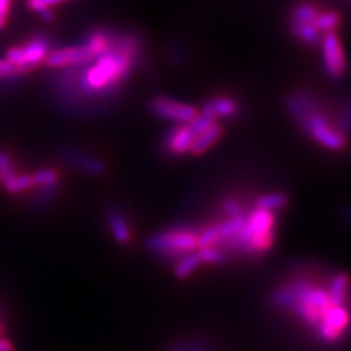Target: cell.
<instances>
[{
    "label": "cell",
    "instance_id": "83f0119b",
    "mask_svg": "<svg viewBox=\"0 0 351 351\" xmlns=\"http://www.w3.org/2000/svg\"><path fill=\"white\" fill-rule=\"evenodd\" d=\"M15 174L14 166H12V158L8 152L0 151V182L10 178V176Z\"/></svg>",
    "mask_w": 351,
    "mask_h": 351
},
{
    "label": "cell",
    "instance_id": "277c9868",
    "mask_svg": "<svg viewBox=\"0 0 351 351\" xmlns=\"http://www.w3.org/2000/svg\"><path fill=\"white\" fill-rule=\"evenodd\" d=\"M197 234L192 228H173L158 233L148 240V249L164 256L182 258L197 249Z\"/></svg>",
    "mask_w": 351,
    "mask_h": 351
},
{
    "label": "cell",
    "instance_id": "3957f363",
    "mask_svg": "<svg viewBox=\"0 0 351 351\" xmlns=\"http://www.w3.org/2000/svg\"><path fill=\"white\" fill-rule=\"evenodd\" d=\"M276 215L272 211L256 208L246 215V223L239 234L230 241V246L247 254H263L269 250L276 237Z\"/></svg>",
    "mask_w": 351,
    "mask_h": 351
},
{
    "label": "cell",
    "instance_id": "603a6c76",
    "mask_svg": "<svg viewBox=\"0 0 351 351\" xmlns=\"http://www.w3.org/2000/svg\"><path fill=\"white\" fill-rule=\"evenodd\" d=\"M339 22V16L335 12H326V14H317V16L313 21V25L319 29V31H325L329 32L332 31Z\"/></svg>",
    "mask_w": 351,
    "mask_h": 351
},
{
    "label": "cell",
    "instance_id": "836d02e7",
    "mask_svg": "<svg viewBox=\"0 0 351 351\" xmlns=\"http://www.w3.org/2000/svg\"><path fill=\"white\" fill-rule=\"evenodd\" d=\"M5 332H6V325L2 317H0V335H5Z\"/></svg>",
    "mask_w": 351,
    "mask_h": 351
},
{
    "label": "cell",
    "instance_id": "9a60e30c",
    "mask_svg": "<svg viewBox=\"0 0 351 351\" xmlns=\"http://www.w3.org/2000/svg\"><path fill=\"white\" fill-rule=\"evenodd\" d=\"M329 299H331L332 306H343L346 307V302L348 298V277L347 274L339 272L332 278L331 285H329Z\"/></svg>",
    "mask_w": 351,
    "mask_h": 351
},
{
    "label": "cell",
    "instance_id": "d6a6232c",
    "mask_svg": "<svg viewBox=\"0 0 351 351\" xmlns=\"http://www.w3.org/2000/svg\"><path fill=\"white\" fill-rule=\"evenodd\" d=\"M44 3L49 5L50 8L54 6V5H59V3H64V2H69V0H43Z\"/></svg>",
    "mask_w": 351,
    "mask_h": 351
},
{
    "label": "cell",
    "instance_id": "f546056e",
    "mask_svg": "<svg viewBox=\"0 0 351 351\" xmlns=\"http://www.w3.org/2000/svg\"><path fill=\"white\" fill-rule=\"evenodd\" d=\"M224 211L228 214V217H234V215H239V214H243L240 210V205L234 201V199H226L224 204Z\"/></svg>",
    "mask_w": 351,
    "mask_h": 351
},
{
    "label": "cell",
    "instance_id": "52a82bcc",
    "mask_svg": "<svg viewBox=\"0 0 351 351\" xmlns=\"http://www.w3.org/2000/svg\"><path fill=\"white\" fill-rule=\"evenodd\" d=\"M322 54L326 72L332 78H341L346 72V56L341 41L332 31L326 32L322 38Z\"/></svg>",
    "mask_w": 351,
    "mask_h": 351
},
{
    "label": "cell",
    "instance_id": "6da1fadb",
    "mask_svg": "<svg viewBox=\"0 0 351 351\" xmlns=\"http://www.w3.org/2000/svg\"><path fill=\"white\" fill-rule=\"evenodd\" d=\"M138 51V41L132 37H123L116 46L110 44L107 51L95 58L80 80V88L85 94H106L114 91L134 68Z\"/></svg>",
    "mask_w": 351,
    "mask_h": 351
},
{
    "label": "cell",
    "instance_id": "4316f807",
    "mask_svg": "<svg viewBox=\"0 0 351 351\" xmlns=\"http://www.w3.org/2000/svg\"><path fill=\"white\" fill-rule=\"evenodd\" d=\"M28 6L31 10L37 12L44 21H53L54 19V14L49 5H46L43 0H28Z\"/></svg>",
    "mask_w": 351,
    "mask_h": 351
},
{
    "label": "cell",
    "instance_id": "ffe728a7",
    "mask_svg": "<svg viewBox=\"0 0 351 351\" xmlns=\"http://www.w3.org/2000/svg\"><path fill=\"white\" fill-rule=\"evenodd\" d=\"M2 183L9 193L24 192L34 186L31 174H16V173L14 176H10V178L5 179Z\"/></svg>",
    "mask_w": 351,
    "mask_h": 351
},
{
    "label": "cell",
    "instance_id": "e0dca14e",
    "mask_svg": "<svg viewBox=\"0 0 351 351\" xmlns=\"http://www.w3.org/2000/svg\"><path fill=\"white\" fill-rule=\"evenodd\" d=\"M291 31L295 37L307 44H316L321 40V31L313 25V22L293 21Z\"/></svg>",
    "mask_w": 351,
    "mask_h": 351
},
{
    "label": "cell",
    "instance_id": "5bb4252c",
    "mask_svg": "<svg viewBox=\"0 0 351 351\" xmlns=\"http://www.w3.org/2000/svg\"><path fill=\"white\" fill-rule=\"evenodd\" d=\"M107 223H108V228L112 232L113 237L119 243H128L130 240V228L126 223V219L123 218V215L120 214L119 211H108L107 213Z\"/></svg>",
    "mask_w": 351,
    "mask_h": 351
},
{
    "label": "cell",
    "instance_id": "7c38bea8",
    "mask_svg": "<svg viewBox=\"0 0 351 351\" xmlns=\"http://www.w3.org/2000/svg\"><path fill=\"white\" fill-rule=\"evenodd\" d=\"M202 110L217 117H233L239 112V106L232 98L227 97H218L213 98V100L206 101L202 107Z\"/></svg>",
    "mask_w": 351,
    "mask_h": 351
},
{
    "label": "cell",
    "instance_id": "8992f818",
    "mask_svg": "<svg viewBox=\"0 0 351 351\" xmlns=\"http://www.w3.org/2000/svg\"><path fill=\"white\" fill-rule=\"evenodd\" d=\"M348 322H350V317L346 307L331 306L325 313V316L322 317L319 325L316 326V331L321 338L325 339V341L335 343L344 334V331L348 326Z\"/></svg>",
    "mask_w": 351,
    "mask_h": 351
},
{
    "label": "cell",
    "instance_id": "d4e9b609",
    "mask_svg": "<svg viewBox=\"0 0 351 351\" xmlns=\"http://www.w3.org/2000/svg\"><path fill=\"white\" fill-rule=\"evenodd\" d=\"M75 162L78 164L81 169H84L88 173L93 174H100L104 171V166L100 160H97L94 157H76Z\"/></svg>",
    "mask_w": 351,
    "mask_h": 351
},
{
    "label": "cell",
    "instance_id": "5b68a950",
    "mask_svg": "<svg viewBox=\"0 0 351 351\" xmlns=\"http://www.w3.org/2000/svg\"><path fill=\"white\" fill-rule=\"evenodd\" d=\"M152 113L166 120H171L179 125L189 123L197 114V110L192 104L176 101L167 97H156L151 101Z\"/></svg>",
    "mask_w": 351,
    "mask_h": 351
},
{
    "label": "cell",
    "instance_id": "4fadbf2b",
    "mask_svg": "<svg viewBox=\"0 0 351 351\" xmlns=\"http://www.w3.org/2000/svg\"><path fill=\"white\" fill-rule=\"evenodd\" d=\"M246 223V215L245 214H239L234 217H230L228 219H226L224 223L218 224L217 230H218V236H219V243H230L237 234L241 228H243Z\"/></svg>",
    "mask_w": 351,
    "mask_h": 351
},
{
    "label": "cell",
    "instance_id": "30bf717a",
    "mask_svg": "<svg viewBox=\"0 0 351 351\" xmlns=\"http://www.w3.org/2000/svg\"><path fill=\"white\" fill-rule=\"evenodd\" d=\"M193 134L191 132L188 123L180 125L170 130L166 136V147L171 154L176 156H183L188 151H191V145L193 141Z\"/></svg>",
    "mask_w": 351,
    "mask_h": 351
},
{
    "label": "cell",
    "instance_id": "7a4b0ae2",
    "mask_svg": "<svg viewBox=\"0 0 351 351\" xmlns=\"http://www.w3.org/2000/svg\"><path fill=\"white\" fill-rule=\"evenodd\" d=\"M285 106H287V110L291 113V116L307 130V134H309L317 144H321L322 147L332 151H341L346 147L347 141L344 135L329 126L326 119L319 110L316 108L315 101L309 95H291L287 98Z\"/></svg>",
    "mask_w": 351,
    "mask_h": 351
},
{
    "label": "cell",
    "instance_id": "f1b7e54d",
    "mask_svg": "<svg viewBox=\"0 0 351 351\" xmlns=\"http://www.w3.org/2000/svg\"><path fill=\"white\" fill-rule=\"evenodd\" d=\"M15 75H16L15 66L10 62H8L6 59H0V81H6V80L14 78Z\"/></svg>",
    "mask_w": 351,
    "mask_h": 351
},
{
    "label": "cell",
    "instance_id": "d6986e66",
    "mask_svg": "<svg viewBox=\"0 0 351 351\" xmlns=\"http://www.w3.org/2000/svg\"><path fill=\"white\" fill-rule=\"evenodd\" d=\"M287 204H289V196L276 192V193H267V195L259 196L256 201V208L274 213L276 210H281V208H284Z\"/></svg>",
    "mask_w": 351,
    "mask_h": 351
},
{
    "label": "cell",
    "instance_id": "ba28073f",
    "mask_svg": "<svg viewBox=\"0 0 351 351\" xmlns=\"http://www.w3.org/2000/svg\"><path fill=\"white\" fill-rule=\"evenodd\" d=\"M93 58L88 53L84 44L81 46H72L54 50L49 53L44 63H46L51 69H60V68H73V66H81L88 62H91Z\"/></svg>",
    "mask_w": 351,
    "mask_h": 351
},
{
    "label": "cell",
    "instance_id": "8fae6325",
    "mask_svg": "<svg viewBox=\"0 0 351 351\" xmlns=\"http://www.w3.org/2000/svg\"><path fill=\"white\" fill-rule=\"evenodd\" d=\"M223 134V129L218 123H213L208 126L206 129H204L201 134H197L193 141H192V145H191V152L193 156H201V154L206 152L210 149L215 142L219 139Z\"/></svg>",
    "mask_w": 351,
    "mask_h": 351
},
{
    "label": "cell",
    "instance_id": "ac0fdd59",
    "mask_svg": "<svg viewBox=\"0 0 351 351\" xmlns=\"http://www.w3.org/2000/svg\"><path fill=\"white\" fill-rule=\"evenodd\" d=\"M202 265V262L197 256L196 252H192V254L184 255L179 259V262L176 263L174 267V277L179 280H184L191 277L192 274Z\"/></svg>",
    "mask_w": 351,
    "mask_h": 351
},
{
    "label": "cell",
    "instance_id": "9c48e42d",
    "mask_svg": "<svg viewBox=\"0 0 351 351\" xmlns=\"http://www.w3.org/2000/svg\"><path fill=\"white\" fill-rule=\"evenodd\" d=\"M24 47V62L16 68V73H27L44 62L50 50V43L46 37H37L28 41Z\"/></svg>",
    "mask_w": 351,
    "mask_h": 351
},
{
    "label": "cell",
    "instance_id": "484cf974",
    "mask_svg": "<svg viewBox=\"0 0 351 351\" xmlns=\"http://www.w3.org/2000/svg\"><path fill=\"white\" fill-rule=\"evenodd\" d=\"M317 16V10L311 5H299L293 10V21L313 22Z\"/></svg>",
    "mask_w": 351,
    "mask_h": 351
},
{
    "label": "cell",
    "instance_id": "2e32d148",
    "mask_svg": "<svg viewBox=\"0 0 351 351\" xmlns=\"http://www.w3.org/2000/svg\"><path fill=\"white\" fill-rule=\"evenodd\" d=\"M110 44H112V40H110L108 36L103 31H94L93 34L88 36L84 41V46L88 50V53L91 54L93 60L98 56H101L104 51H107Z\"/></svg>",
    "mask_w": 351,
    "mask_h": 351
},
{
    "label": "cell",
    "instance_id": "1f68e13d",
    "mask_svg": "<svg viewBox=\"0 0 351 351\" xmlns=\"http://www.w3.org/2000/svg\"><path fill=\"white\" fill-rule=\"evenodd\" d=\"M10 9V0H0V15L2 16H8Z\"/></svg>",
    "mask_w": 351,
    "mask_h": 351
},
{
    "label": "cell",
    "instance_id": "44dd1931",
    "mask_svg": "<svg viewBox=\"0 0 351 351\" xmlns=\"http://www.w3.org/2000/svg\"><path fill=\"white\" fill-rule=\"evenodd\" d=\"M32 183L37 188H58V173L51 169H43L37 173L31 174Z\"/></svg>",
    "mask_w": 351,
    "mask_h": 351
},
{
    "label": "cell",
    "instance_id": "7402d4cb",
    "mask_svg": "<svg viewBox=\"0 0 351 351\" xmlns=\"http://www.w3.org/2000/svg\"><path fill=\"white\" fill-rule=\"evenodd\" d=\"M197 256H199L202 263H221L224 261V252L217 247V246H206V247H199L197 249Z\"/></svg>",
    "mask_w": 351,
    "mask_h": 351
},
{
    "label": "cell",
    "instance_id": "cb8c5ba5",
    "mask_svg": "<svg viewBox=\"0 0 351 351\" xmlns=\"http://www.w3.org/2000/svg\"><path fill=\"white\" fill-rule=\"evenodd\" d=\"M219 243V236L217 226L206 227L205 230L197 234V249L206 247V246H217Z\"/></svg>",
    "mask_w": 351,
    "mask_h": 351
},
{
    "label": "cell",
    "instance_id": "4dcf8cb0",
    "mask_svg": "<svg viewBox=\"0 0 351 351\" xmlns=\"http://www.w3.org/2000/svg\"><path fill=\"white\" fill-rule=\"evenodd\" d=\"M0 351H15L14 343L5 335H0Z\"/></svg>",
    "mask_w": 351,
    "mask_h": 351
}]
</instances>
